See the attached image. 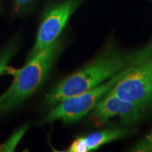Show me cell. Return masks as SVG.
I'll return each mask as SVG.
<instances>
[{"label":"cell","instance_id":"cell-13","mask_svg":"<svg viewBox=\"0 0 152 152\" xmlns=\"http://www.w3.org/2000/svg\"><path fill=\"white\" fill-rule=\"evenodd\" d=\"M7 62H8V61H4V62H3L2 64H1V65H0V74L2 73L3 71H5L6 66H7Z\"/></svg>","mask_w":152,"mask_h":152},{"label":"cell","instance_id":"cell-4","mask_svg":"<svg viewBox=\"0 0 152 152\" xmlns=\"http://www.w3.org/2000/svg\"><path fill=\"white\" fill-rule=\"evenodd\" d=\"M111 92L144 110L152 105V56L135 66L111 89Z\"/></svg>","mask_w":152,"mask_h":152},{"label":"cell","instance_id":"cell-2","mask_svg":"<svg viewBox=\"0 0 152 152\" xmlns=\"http://www.w3.org/2000/svg\"><path fill=\"white\" fill-rule=\"evenodd\" d=\"M61 49L56 41L31 58L21 69L15 71V80L0 96V111H7L19 105L33 94L43 83Z\"/></svg>","mask_w":152,"mask_h":152},{"label":"cell","instance_id":"cell-6","mask_svg":"<svg viewBox=\"0 0 152 152\" xmlns=\"http://www.w3.org/2000/svg\"><path fill=\"white\" fill-rule=\"evenodd\" d=\"M93 110L94 121L98 125L104 124L116 115H119L125 124H132L140 119L144 111L135 104L118 97L111 91L99 101Z\"/></svg>","mask_w":152,"mask_h":152},{"label":"cell","instance_id":"cell-8","mask_svg":"<svg viewBox=\"0 0 152 152\" xmlns=\"http://www.w3.org/2000/svg\"><path fill=\"white\" fill-rule=\"evenodd\" d=\"M28 129V126L22 127L21 128L17 130L14 134H13L10 138L4 144L0 145V151H13L16 148L17 144L23 137L25 132Z\"/></svg>","mask_w":152,"mask_h":152},{"label":"cell","instance_id":"cell-7","mask_svg":"<svg viewBox=\"0 0 152 152\" xmlns=\"http://www.w3.org/2000/svg\"><path fill=\"white\" fill-rule=\"evenodd\" d=\"M130 130L126 128H113L96 131L84 137L88 151H94L104 144L128 136Z\"/></svg>","mask_w":152,"mask_h":152},{"label":"cell","instance_id":"cell-10","mask_svg":"<svg viewBox=\"0 0 152 152\" xmlns=\"http://www.w3.org/2000/svg\"><path fill=\"white\" fill-rule=\"evenodd\" d=\"M136 151H152V132L148 134L144 141L138 144Z\"/></svg>","mask_w":152,"mask_h":152},{"label":"cell","instance_id":"cell-11","mask_svg":"<svg viewBox=\"0 0 152 152\" xmlns=\"http://www.w3.org/2000/svg\"><path fill=\"white\" fill-rule=\"evenodd\" d=\"M33 0H15V6H16V9H20L24 7H27L32 3Z\"/></svg>","mask_w":152,"mask_h":152},{"label":"cell","instance_id":"cell-1","mask_svg":"<svg viewBox=\"0 0 152 152\" xmlns=\"http://www.w3.org/2000/svg\"><path fill=\"white\" fill-rule=\"evenodd\" d=\"M151 56L152 42L133 52H123L113 45H109L96 59L60 82L47 94V103L56 105L65 99L82 94Z\"/></svg>","mask_w":152,"mask_h":152},{"label":"cell","instance_id":"cell-9","mask_svg":"<svg viewBox=\"0 0 152 152\" xmlns=\"http://www.w3.org/2000/svg\"><path fill=\"white\" fill-rule=\"evenodd\" d=\"M68 152H87L88 151L84 137H78L72 142L68 149Z\"/></svg>","mask_w":152,"mask_h":152},{"label":"cell","instance_id":"cell-5","mask_svg":"<svg viewBox=\"0 0 152 152\" xmlns=\"http://www.w3.org/2000/svg\"><path fill=\"white\" fill-rule=\"evenodd\" d=\"M78 4L77 0H66L47 11L38 30L30 56L47 48L57 40Z\"/></svg>","mask_w":152,"mask_h":152},{"label":"cell","instance_id":"cell-12","mask_svg":"<svg viewBox=\"0 0 152 152\" xmlns=\"http://www.w3.org/2000/svg\"><path fill=\"white\" fill-rule=\"evenodd\" d=\"M11 54H12V52H8L5 53L4 54H3L1 56H0V65H1L3 62L7 61H9V58H11Z\"/></svg>","mask_w":152,"mask_h":152},{"label":"cell","instance_id":"cell-3","mask_svg":"<svg viewBox=\"0 0 152 152\" xmlns=\"http://www.w3.org/2000/svg\"><path fill=\"white\" fill-rule=\"evenodd\" d=\"M137 65L127 68L105 83H101L82 94L62 100L47 114L45 122L61 120L65 123H71L81 119L94 109L99 101L109 92L120 80Z\"/></svg>","mask_w":152,"mask_h":152}]
</instances>
